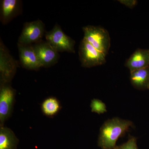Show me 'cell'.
<instances>
[{
  "label": "cell",
  "instance_id": "17",
  "mask_svg": "<svg viewBox=\"0 0 149 149\" xmlns=\"http://www.w3.org/2000/svg\"><path fill=\"white\" fill-rule=\"evenodd\" d=\"M118 1L130 9L135 7L138 3L136 0H118Z\"/></svg>",
  "mask_w": 149,
  "mask_h": 149
},
{
  "label": "cell",
  "instance_id": "3",
  "mask_svg": "<svg viewBox=\"0 0 149 149\" xmlns=\"http://www.w3.org/2000/svg\"><path fill=\"white\" fill-rule=\"evenodd\" d=\"M79 58L82 67L87 68L99 66L106 62L105 54L94 47L83 39L80 42L79 49Z\"/></svg>",
  "mask_w": 149,
  "mask_h": 149
},
{
  "label": "cell",
  "instance_id": "19",
  "mask_svg": "<svg viewBox=\"0 0 149 149\" xmlns=\"http://www.w3.org/2000/svg\"></svg>",
  "mask_w": 149,
  "mask_h": 149
},
{
  "label": "cell",
  "instance_id": "4",
  "mask_svg": "<svg viewBox=\"0 0 149 149\" xmlns=\"http://www.w3.org/2000/svg\"><path fill=\"white\" fill-rule=\"evenodd\" d=\"M46 41L59 52L74 53L75 42L63 32L60 26L56 24L52 29L45 34Z\"/></svg>",
  "mask_w": 149,
  "mask_h": 149
},
{
  "label": "cell",
  "instance_id": "2",
  "mask_svg": "<svg viewBox=\"0 0 149 149\" xmlns=\"http://www.w3.org/2000/svg\"><path fill=\"white\" fill-rule=\"evenodd\" d=\"M83 39L98 50L107 55L111 46V40L107 30L99 26L88 25L83 27Z\"/></svg>",
  "mask_w": 149,
  "mask_h": 149
},
{
  "label": "cell",
  "instance_id": "10",
  "mask_svg": "<svg viewBox=\"0 0 149 149\" xmlns=\"http://www.w3.org/2000/svg\"><path fill=\"white\" fill-rule=\"evenodd\" d=\"M22 2L19 0L1 1V21L6 24L18 15L22 11Z\"/></svg>",
  "mask_w": 149,
  "mask_h": 149
},
{
  "label": "cell",
  "instance_id": "18",
  "mask_svg": "<svg viewBox=\"0 0 149 149\" xmlns=\"http://www.w3.org/2000/svg\"><path fill=\"white\" fill-rule=\"evenodd\" d=\"M148 89H149V87Z\"/></svg>",
  "mask_w": 149,
  "mask_h": 149
},
{
  "label": "cell",
  "instance_id": "15",
  "mask_svg": "<svg viewBox=\"0 0 149 149\" xmlns=\"http://www.w3.org/2000/svg\"><path fill=\"white\" fill-rule=\"evenodd\" d=\"M91 111L98 114H103L107 112L106 105L101 100L98 99H93L91 103Z\"/></svg>",
  "mask_w": 149,
  "mask_h": 149
},
{
  "label": "cell",
  "instance_id": "7",
  "mask_svg": "<svg viewBox=\"0 0 149 149\" xmlns=\"http://www.w3.org/2000/svg\"><path fill=\"white\" fill-rule=\"evenodd\" d=\"M45 32V24L40 20L24 23L18 38V45H33L42 41Z\"/></svg>",
  "mask_w": 149,
  "mask_h": 149
},
{
  "label": "cell",
  "instance_id": "1",
  "mask_svg": "<svg viewBox=\"0 0 149 149\" xmlns=\"http://www.w3.org/2000/svg\"><path fill=\"white\" fill-rule=\"evenodd\" d=\"M133 125L132 121L118 117L107 120L100 129L98 146L102 149H114L118 140Z\"/></svg>",
  "mask_w": 149,
  "mask_h": 149
},
{
  "label": "cell",
  "instance_id": "12",
  "mask_svg": "<svg viewBox=\"0 0 149 149\" xmlns=\"http://www.w3.org/2000/svg\"><path fill=\"white\" fill-rule=\"evenodd\" d=\"M131 85L139 90L148 89L149 87V66L130 72Z\"/></svg>",
  "mask_w": 149,
  "mask_h": 149
},
{
  "label": "cell",
  "instance_id": "9",
  "mask_svg": "<svg viewBox=\"0 0 149 149\" xmlns=\"http://www.w3.org/2000/svg\"><path fill=\"white\" fill-rule=\"evenodd\" d=\"M19 60L22 65L29 70H39L42 67L33 45H18Z\"/></svg>",
  "mask_w": 149,
  "mask_h": 149
},
{
  "label": "cell",
  "instance_id": "11",
  "mask_svg": "<svg viewBox=\"0 0 149 149\" xmlns=\"http://www.w3.org/2000/svg\"><path fill=\"white\" fill-rule=\"evenodd\" d=\"M125 65L130 72L149 66V49H137L126 61Z\"/></svg>",
  "mask_w": 149,
  "mask_h": 149
},
{
  "label": "cell",
  "instance_id": "16",
  "mask_svg": "<svg viewBox=\"0 0 149 149\" xmlns=\"http://www.w3.org/2000/svg\"><path fill=\"white\" fill-rule=\"evenodd\" d=\"M114 149H139L137 146V139L134 136H130L127 142L117 146Z\"/></svg>",
  "mask_w": 149,
  "mask_h": 149
},
{
  "label": "cell",
  "instance_id": "13",
  "mask_svg": "<svg viewBox=\"0 0 149 149\" xmlns=\"http://www.w3.org/2000/svg\"><path fill=\"white\" fill-rule=\"evenodd\" d=\"M18 143V139L11 129L0 127V149H17Z\"/></svg>",
  "mask_w": 149,
  "mask_h": 149
},
{
  "label": "cell",
  "instance_id": "5",
  "mask_svg": "<svg viewBox=\"0 0 149 149\" xmlns=\"http://www.w3.org/2000/svg\"><path fill=\"white\" fill-rule=\"evenodd\" d=\"M16 61L11 55L8 49L0 42V85L10 84L18 67Z\"/></svg>",
  "mask_w": 149,
  "mask_h": 149
},
{
  "label": "cell",
  "instance_id": "6",
  "mask_svg": "<svg viewBox=\"0 0 149 149\" xmlns=\"http://www.w3.org/2000/svg\"><path fill=\"white\" fill-rule=\"evenodd\" d=\"M16 93L10 84L0 85V127L4 126L12 114Z\"/></svg>",
  "mask_w": 149,
  "mask_h": 149
},
{
  "label": "cell",
  "instance_id": "8",
  "mask_svg": "<svg viewBox=\"0 0 149 149\" xmlns=\"http://www.w3.org/2000/svg\"><path fill=\"white\" fill-rule=\"evenodd\" d=\"M33 48L42 67H49L54 65L59 58L58 52L47 41L42 40L33 45Z\"/></svg>",
  "mask_w": 149,
  "mask_h": 149
},
{
  "label": "cell",
  "instance_id": "14",
  "mask_svg": "<svg viewBox=\"0 0 149 149\" xmlns=\"http://www.w3.org/2000/svg\"><path fill=\"white\" fill-rule=\"evenodd\" d=\"M41 110L44 115L53 118L58 113L62 106L59 100L54 97H48L41 104Z\"/></svg>",
  "mask_w": 149,
  "mask_h": 149
}]
</instances>
